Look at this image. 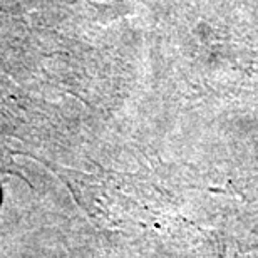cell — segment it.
Here are the masks:
<instances>
[{
  "instance_id": "obj_1",
  "label": "cell",
  "mask_w": 258,
  "mask_h": 258,
  "mask_svg": "<svg viewBox=\"0 0 258 258\" xmlns=\"http://www.w3.org/2000/svg\"><path fill=\"white\" fill-rule=\"evenodd\" d=\"M116 2L122 5V4H126V2H129V0H116Z\"/></svg>"
}]
</instances>
